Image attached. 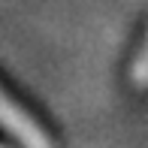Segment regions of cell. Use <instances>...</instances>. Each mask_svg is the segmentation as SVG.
Listing matches in <instances>:
<instances>
[{
	"mask_svg": "<svg viewBox=\"0 0 148 148\" xmlns=\"http://www.w3.org/2000/svg\"><path fill=\"white\" fill-rule=\"evenodd\" d=\"M0 127H3L9 136H15L18 142H21V148H51L49 133H45L3 88H0Z\"/></svg>",
	"mask_w": 148,
	"mask_h": 148,
	"instance_id": "cell-1",
	"label": "cell"
},
{
	"mask_svg": "<svg viewBox=\"0 0 148 148\" xmlns=\"http://www.w3.org/2000/svg\"><path fill=\"white\" fill-rule=\"evenodd\" d=\"M130 79H133V85H136V88H148V36H145L142 49L136 51V58H133Z\"/></svg>",
	"mask_w": 148,
	"mask_h": 148,
	"instance_id": "cell-2",
	"label": "cell"
},
{
	"mask_svg": "<svg viewBox=\"0 0 148 148\" xmlns=\"http://www.w3.org/2000/svg\"><path fill=\"white\" fill-rule=\"evenodd\" d=\"M0 148H3V145H0Z\"/></svg>",
	"mask_w": 148,
	"mask_h": 148,
	"instance_id": "cell-3",
	"label": "cell"
}]
</instances>
